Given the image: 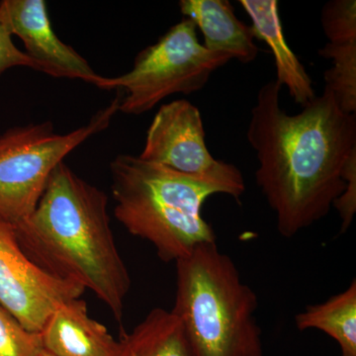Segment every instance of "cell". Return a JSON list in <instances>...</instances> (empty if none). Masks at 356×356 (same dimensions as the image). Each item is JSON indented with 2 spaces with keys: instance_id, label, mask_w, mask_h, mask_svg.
Returning <instances> with one entry per match:
<instances>
[{
  "instance_id": "cell-2",
  "label": "cell",
  "mask_w": 356,
  "mask_h": 356,
  "mask_svg": "<svg viewBox=\"0 0 356 356\" xmlns=\"http://www.w3.org/2000/svg\"><path fill=\"white\" fill-rule=\"evenodd\" d=\"M14 227L36 266L90 290L122 323L132 280L115 242L104 192L63 161L31 216Z\"/></svg>"
},
{
  "instance_id": "cell-15",
  "label": "cell",
  "mask_w": 356,
  "mask_h": 356,
  "mask_svg": "<svg viewBox=\"0 0 356 356\" xmlns=\"http://www.w3.org/2000/svg\"><path fill=\"white\" fill-rule=\"evenodd\" d=\"M318 55L332 60V67L325 70V88L330 89L337 104L346 113L356 111V42L325 44Z\"/></svg>"
},
{
  "instance_id": "cell-10",
  "label": "cell",
  "mask_w": 356,
  "mask_h": 356,
  "mask_svg": "<svg viewBox=\"0 0 356 356\" xmlns=\"http://www.w3.org/2000/svg\"><path fill=\"white\" fill-rule=\"evenodd\" d=\"M43 350L55 356H111L116 339L89 316L81 298L58 306L40 332Z\"/></svg>"
},
{
  "instance_id": "cell-9",
  "label": "cell",
  "mask_w": 356,
  "mask_h": 356,
  "mask_svg": "<svg viewBox=\"0 0 356 356\" xmlns=\"http://www.w3.org/2000/svg\"><path fill=\"white\" fill-rule=\"evenodd\" d=\"M0 21L11 36H17L25 54L41 72L57 79H79L95 86L99 81L88 60L58 38L51 27L44 0H2Z\"/></svg>"
},
{
  "instance_id": "cell-12",
  "label": "cell",
  "mask_w": 356,
  "mask_h": 356,
  "mask_svg": "<svg viewBox=\"0 0 356 356\" xmlns=\"http://www.w3.org/2000/svg\"><path fill=\"white\" fill-rule=\"evenodd\" d=\"M250 16L255 38L268 44L274 57L276 81L288 89L293 99L301 106L316 97L313 81L285 40L276 0H241Z\"/></svg>"
},
{
  "instance_id": "cell-20",
  "label": "cell",
  "mask_w": 356,
  "mask_h": 356,
  "mask_svg": "<svg viewBox=\"0 0 356 356\" xmlns=\"http://www.w3.org/2000/svg\"><path fill=\"white\" fill-rule=\"evenodd\" d=\"M38 356H55V355H51V353H48V351L42 350L41 353H39Z\"/></svg>"
},
{
  "instance_id": "cell-19",
  "label": "cell",
  "mask_w": 356,
  "mask_h": 356,
  "mask_svg": "<svg viewBox=\"0 0 356 356\" xmlns=\"http://www.w3.org/2000/svg\"><path fill=\"white\" fill-rule=\"evenodd\" d=\"M17 67H29L41 72L39 65L28 57L25 51L15 46L10 33L0 21V76L6 70Z\"/></svg>"
},
{
  "instance_id": "cell-18",
  "label": "cell",
  "mask_w": 356,
  "mask_h": 356,
  "mask_svg": "<svg viewBox=\"0 0 356 356\" xmlns=\"http://www.w3.org/2000/svg\"><path fill=\"white\" fill-rule=\"evenodd\" d=\"M343 177L346 182V188L332 207L339 211L341 219V233L350 228L356 212V151L350 154L343 170Z\"/></svg>"
},
{
  "instance_id": "cell-4",
  "label": "cell",
  "mask_w": 356,
  "mask_h": 356,
  "mask_svg": "<svg viewBox=\"0 0 356 356\" xmlns=\"http://www.w3.org/2000/svg\"><path fill=\"white\" fill-rule=\"evenodd\" d=\"M177 264L172 313L191 356H264L254 317L259 299L217 243L198 245Z\"/></svg>"
},
{
  "instance_id": "cell-11",
  "label": "cell",
  "mask_w": 356,
  "mask_h": 356,
  "mask_svg": "<svg viewBox=\"0 0 356 356\" xmlns=\"http://www.w3.org/2000/svg\"><path fill=\"white\" fill-rule=\"evenodd\" d=\"M184 18L202 32L207 50L231 55L243 64L254 62L259 54L252 26L242 22L228 0H180Z\"/></svg>"
},
{
  "instance_id": "cell-8",
  "label": "cell",
  "mask_w": 356,
  "mask_h": 356,
  "mask_svg": "<svg viewBox=\"0 0 356 356\" xmlns=\"http://www.w3.org/2000/svg\"><path fill=\"white\" fill-rule=\"evenodd\" d=\"M84 291L36 266L21 248L14 225L0 218V305L27 331L40 334L58 306Z\"/></svg>"
},
{
  "instance_id": "cell-17",
  "label": "cell",
  "mask_w": 356,
  "mask_h": 356,
  "mask_svg": "<svg viewBox=\"0 0 356 356\" xmlns=\"http://www.w3.org/2000/svg\"><path fill=\"white\" fill-rule=\"evenodd\" d=\"M321 22L329 43L356 42L355 0H332L323 7Z\"/></svg>"
},
{
  "instance_id": "cell-6",
  "label": "cell",
  "mask_w": 356,
  "mask_h": 356,
  "mask_svg": "<svg viewBox=\"0 0 356 356\" xmlns=\"http://www.w3.org/2000/svg\"><path fill=\"white\" fill-rule=\"evenodd\" d=\"M120 95L83 127L55 132L53 123L14 127L0 135V218L13 225L31 216L51 172L77 147L109 127L119 112Z\"/></svg>"
},
{
  "instance_id": "cell-5",
  "label": "cell",
  "mask_w": 356,
  "mask_h": 356,
  "mask_svg": "<svg viewBox=\"0 0 356 356\" xmlns=\"http://www.w3.org/2000/svg\"><path fill=\"white\" fill-rule=\"evenodd\" d=\"M197 28L184 18L156 44L140 51L132 70L122 76H100L96 88L120 95L119 112L146 113L172 95H191L201 90L213 72L228 64V54L207 50L199 42Z\"/></svg>"
},
{
  "instance_id": "cell-13",
  "label": "cell",
  "mask_w": 356,
  "mask_h": 356,
  "mask_svg": "<svg viewBox=\"0 0 356 356\" xmlns=\"http://www.w3.org/2000/svg\"><path fill=\"white\" fill-rule=\"evenodd\" d=\"M111 356H191L177 316L156 308L130 332H124Z\"/></svg>"
},
{
  "instance_id": "cell-14",
  "label": "cell",
  "mask_w": 356,
  "mask_h": 356,
  "mask_svg": "<svg viewBox=\"0 0 356 356\" xmlns=\"http://www.w3.org/2000/svg\"><path fill=\"white\" fill-rule=\"evenodd\" d=\"M299 331L316 329L339 343L343 356H356V282L324 303L307 307L295 316Z\"/></svg>"
},
{
  "instance_id": "cell-21",
  "label": "cell",
  "mask_w": 356,
  "mask_h": 356,
  "mask_svg": "<svg viewBox=\"0 0 356 356\" xmlns=\"http://www.w3.org/2000/svg\"><path fill=\"white\" fill-rule=\"evenodd\" d=\"M341 356H343V355H341Z\"/></svg>"
},
{
  "instance_id": "cell-3",
  "label": "cell",
  "mask_w": 356,
  "mask_h": 356,
  "mask_svg": "<svg viewBox=\"0 0 356 356\" xmlns=\"http://www.w3.org/2000/svg\"><path fill=\"white\" fill-rule=\"evenodd\" d=\"M117 221L134 236L151 243L161 261L177 262L198 245L216 243L204 219V203L226 194L222 185L189 177L132 154L110 163Z\"/></svg>"
},
{
  "instance_id": "cell-16",
  "label": "cell",
  "mask_w": 356,
  "mask_h": 356,
  "mask_svg": "<svg viewBox=\"0 0 356 356\" xmlns=\"http://www.w3.org/2000/svg\"><path fill=\"white\" fill-rule=\"evenodd\" d=\"M42 350L40 334L27 331L0 305V356H38Z\"/></svg>"
},
{
  "instance_id": "cell-1",
  "label": "cell",
  "mask_w": 356,
  "mask_h": 356,
  "mask_svg": "<svg viewBox=\"0 0 356 356\" xmlns=\"http://www.w3.org/2000/svg\"><path fill=\"white\" fill-rule=\"evenodd\" d=\"M281 88L274 79L259 89L247 137L259 163L257 184L280 236L290 238L327 216L346 188L343 170L356 151V116L327 88L299 113L288 114Z\"/></svg>"
},
{
  "instance_id": "cell-7",
  "label": "cell",
  "mask_w": 356,
  "mask_h": 356,
  "mask_svg": "<svg viewBox=\"0 0 356 356\" xmlns=\"http://www.w3.org/2000/svg\"><path fill=\"white\" fill-rule=\"evenodd\" d=\"M202 116L187 100L161 105L147 129L139 158L189 177L222 185L241 203L245 179L236 165L213 158L205 142Z\"/></svg>"
}]
</instances>
